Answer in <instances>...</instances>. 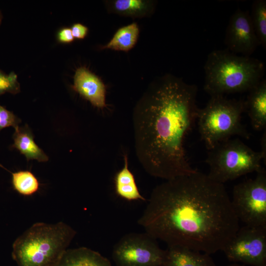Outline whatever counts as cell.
<instances>
[{
  "label": "cell",
  "instance_id": "6",
  "mask_svg": "<svg viewBox=\"0 0 266 266\" xmlns=\"http://www.w3.org/2000/svg\"><path fill=\"white\" fill-rule=\"evenodd\" d=\"M263 157L238 138H230L208 150L205 162L209 167L208 176L222 184L243 175L261 171Z\"/></svg>",
  "mask_w": 266,
  "mask_h": 266
},
{
  "label": "cell",
  "instance_id": "2",
  "mask_svg": "<svg viewBox=\"0 0 266 266\" xmlns=\"http://www.w3.org/2000/svg\"><path fill=\"white\" fill-rule=\"evenodd\" d=\"M198 87L167 74L149 86L134 108L137 158L150 175L166 180L196 171L184 143L197 118Z\"/></svg>",
  "mask_w": 266,
  "mask_h": 266
},
{
  "label": "cell",
  "instance_id": "14",
  "mask_svg": "<svg viewBox=\"0 0 266 266\" xmlns=\"http://www.w3.org/2000/svg\"><path fill=\"white\" fill-rule=\"evenodd\" d=\"M51 266H112L98 252L85 247L66 250Z\"/></svg>",
  "mask_w": 266,
  "mask_h": 266
},
{
  "label": "cell",
  "instance_id": "26",
  "mask_svg": "<svg viewBox=\"0 0 266 266\" xmlns=\"http://www.w3.org/2000/svg\"><path fill=\"white\" fill-rule=\"evenodd\" d=\"M244 266L243 265H242V264H237V263H233V264H230V265H229L228 266Z\"/></svg>",
  "mask_w": 266,
  "mask_h": 266
},
{
  "label": "cell",
  "instance_id": "13",
  "mask_svg": "<svg viewBox=\"0 0 266 266\" xmlns=\"http://www.w3.org/2000/svg\"><path fill=\"white\" fill-rule=\"evenodd\" d=\"M165 266H216L209 254L180 246H167Z\"/></svg>",
  "mask_w": 266,
  "mask_h": 266
},
{
  "label": "cell",
  "instance_id": "22",
  "mask_svg": "<svg viewBox=\"0 0 266 266\" xmlns=\"http://www.w3.org/2000/svg\"><path fill=\"white\" fill-rule=\"evenodd\" d=\"M21 120L13 112L0 104V132L7 127H12L15 130L18 128Z\"/></svg>",
  "mask_w": 266,
  "mask_h": 266
},
{
  "label": "cell",
  "instance_id": "3",
  "mask_svg": "<svg viewBox=\"0 0 266 266\" xmlns=\"http://www.w3.org/2000/svg\"><path fill=\"white\" fill-rule=\"evenodd\" d=\"M204 90L210 97L248 92L263 79L265 67L260 60L228 49L214 50L204 66Z\"/></svg>",
  "mask_w": 266,
  "mask_h": 266
},
{
  "label": "cell",
  "instance_id": "23",
  "mask_svg": "<svg viewBox=\"0 0 266 266\" xmlns=\"http://www.w3.org/2000/svg\"><path fill=\"white\" fill-rule=\"evenodd\" d=\"M72 34L74 38L83 39L87 35L88 28L80 23L73 24L70 28Z\"/></svg>",
  "mask_w": 266,
  "mask_h": 266
},
{
  "label": "cell",
  "instance_id": "18",
  "mask_svg": "<svg viewBox=\"0 0 266 266\" xmlns=\"http://www.w3.org/2000/svg\"><path fill=\"white\" fill-rule=\"evenodd\" d=\"M111 3L115 12L130 16H140L154 9V2L142 0H116Z\"/></svg>",
  "mask_w": 266,
  "mask_h": 266
},
{
  "label": "cell",
  "instance_id": "10",
  "mask_svg": "<svg viewBox=\"0 0 266 266\" xmlns=\"http://www.w3.org/2000/svg\"><path fill=\"white\" fill-rule=\"evenodd\" d=\"M225 43L229 51L244 56H250L260 45L250 11L238 8L232 14L226 29Z\"/></svg>",
  "mask_w": 266,
  "mask_h": 266
},
{
  "label": "cell",
  "instance_id": "25",
  "mask_svg": "<svg viewBox=\"0 0 266 266\" xmlns=\"http://www.w3.org/2000/svg\"><path fill=\"white\" fill-rule=\"evenodd\" d=\"M261 150L260 152L262 153L264 161L266 165V130L265 132L263 133L262 138L261 139Z\"/></svg>",
  "mask_w": 266,
  "mask_h": 266
},
{
  "label": "cell",
  "instance_id": "21",
  "mask_svg": "<svg viewBox=\"0 0 266 266\" xmlns=\"http://www.w3.org/2000/svg\"><path fill=\"white\" fill-rule=\"evenodd\" d=\"M20 91L16 74L12 71L6 74L0 70V96L6 93L15 94Z\"/></svg>",
  "mask_w": 266,
  "mask_h": 266
},
{
  "label": "cell",
  "instance_id": "24",
  "mask_svg": "<svg viewBox=\"0 0 266 266\" xmlns=\"http://www.w3.org/2000/svg\"><path fill=\"white\" fill-rule=\"evenodd\" d=\"M57 39L62 43H67L73 41L74 38L72 34L70 28H64L61 29L58 33Z\"/></svg>",
  "mask_w": 266,
  "mask_h": 266
},
{
  "label": "cell",
  "instance_id": "17",
  "mask_svg": "<svg viewBox=\"0 0 266 266\" xmlns=\"http://www.w3.org/2000/svg\"><path fill=\"white\" fill-rule=\"evenodd\" d=\"M138 35L139 28L136 23H133L125 26L116 31L103 48L128 51L135 45Z\"/></svg>",
  "mask_w": 266,
  "mask_h": 266
},
{
  "label": "cell",
  "instance_id": "27",
  "mask_svg": "<svg viewBox=\"0 0 266 266\" xmlns=\"http://www.w3.org/2000/svg\"><path fill=\"white\" fill-rule=\"evenodd\" d=\"M1 20H2V16H1V12H0V24L1 22Z\"/></svg>",
  "mask_w": 266,
  "mask_h": 266
},
{
  "label": "cell",
  "instance_id": "5",
  "mask_svg": "<svg viewBox=\"0 0 266 266\" xmlns=\"http://www.w3.org/2000/svg\"><path fill=\"white\" fill-rule=\"evenodd\" d=\"M244 111V100L223 96L210 97L203 108H198L199 131L208 150L233 136L250 138L249 133L241 122Z\"/></svg>",
  "mask_w": 266,
  "mask_h": 266
},
{
  "label": "cell",
  "instance_id": "11",
  "mask_svg": "<svg viewBox=\"0 0 266 266\" xmlns=\"http://www.w3.org/2000/svg\"><path fill=\"white\" fill-rule=\"evenodd\" d=\"M73 89L99 108L106 106V89L102 81L87 68H78L74 75Z\"/></svg>",
  "mask_w": 266,
  "mask_h": 266
},
{
  "label": "cell",
  "instance_id": "12",
  "mask_svg": "<svg viewBox=\"0 0 266 266\" xmlns=\"http://www.w3.org/2000/svg\"><path fill=\"white\" fill-rule=\"evenodd\" d=\"M249 92L244 101V110L247 112L252 127L255 131L266 128V80L263 79Z\"/></svg>",
  "mask_w": 266,
  "mask_h": 266
},
{
  "label": "cell",
  "instance_id": "20",
  "mask_svg": "<svg viewBox=\"0 0 266 266\" xmlns=\"http://www.w3.org/2000/svg\"><path fill=\"white\" fill-rule=\"evenodd\" d=\"M10 173L13 188L19 194L24 196H30L38 191L39 183L30 171L20 170Z\"/></svg>",
  "mask_w": 266,
  "mask_h": 266
},
{
  "label": "cell",
  "instance_id": "9",
  "mask_svg": "<svg viewBox=\"0 0 266 266\" xmlns=\"http://www.w3.org/2000/svg\"><path fill=\"white\" fill-rule=\"evenodd\" d=\"M222 251L234 263L266 266V227H239Z\"/></svg>",
  "mask_w": 266,
  "mask_h": 266
},
{
  "label": "cell",
  "instance_id": "4",
  "mask_svg": "<svg viewBox=\"0 0 266 266\" xmlns=\"http://www.w3.org/2000/svg\"><path fill=\"white\" fill-rule=\"evenodd\" d=\"M76 234L63 222H37L15 240L12 257L17 266H51L68 249Z\"/></svg>",
  "mask_w": 266,
  "mask_h": 266
},
{
  "label": "cell",
  "instance_id": "7",
  "mask_svg": "<svg viewBox=\"0 0 266 266\" xmlns=\"http://www.w3.org/2000/svg\"><path fill=\"white\" fill-rule=\"evenodd\" d=\"M231 203L239 222L245 225L266 227V171L235 185Z\"/></svg>",
  "mask_w": 266,
  "mask_h": 266
},
{
  "label": "cell",
  "instance_id": "8",
  "mask_svg": "<svg viewBox=\"0 0 266 266\" xmlns=\"http://www.w3.org/2000/svg\"><path fill=\"white\" fill-rule=\"evenodd\" d=\"M166 256L157 239L145 232L125 234L112 253L116 266H165Z\"/></svg>",
  "mask_w": 266,
  "mask_h": 266
},
{
  "label": "cell",
  "instance_id": "16",
  "mask_svg": "<svg viewBox=\"0 0 266 266\" xmlns=\"http://www.w3.org/2000/svg\"><path fill=\"white\" fill-rule=\"evenodd\" d=\"M127 155H124L123 167L118 171L115 177V187L116 194L129 201L141 200L145 199L140 194L133 173L128 166Z\"/></svg>",
  "mask_w": 266,
  "mask_h": 266
},
{
  "label": "cell",
  "instance_id": "1",
  "mask_svg": "<svg viewBox=\"0 0 266 266\" xmlns=\"http://www.w3.org/2000/svg\"><path fill=\"white\" fill-rule=\"evenodd\" d=\"M224 184L198 170L153 190L137 223L167 246L208 254L222 251L239 227Z\"/></svg>",
  "mask_w": 266,
  "mask_h": 266
},
{
  "label": "cell",
  "instance_id": "15",
  "mask_svg": "<svg viewBox=\"0 0 266 266\" xmlns=\"http://www.w3.org/2000/svg\"><path fill=\"white\" fill-rule=\"evenodd\" d=\"M13 138L12 147L24 155L28 161L44 162L48 160L46 154L34 142L32 132L27 125L15 130Z\"/></svg>",
  "mask_w": 266,
  "mask_h": 266
},
{
  "label": "cell",
  "instance_id": "19",
  "mask_svg": "<svg viewBox=\"0 0 266 266\" xmlns=\"http://www.w3.org/2000/svg\"><path fill=\"white\" fill-rule=\"evenodd\" d=\"M252 23L260 45L266 49V0H256L250 12Z\"/></svg>",
  "mask_w": 266,
  "mask_h": 266
}]
</instances>
